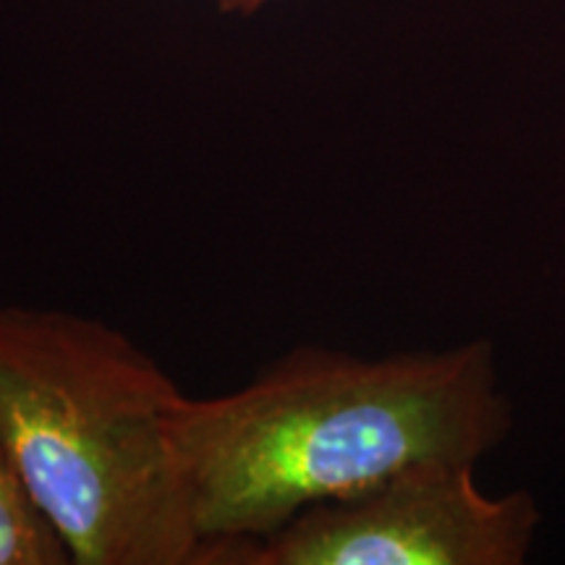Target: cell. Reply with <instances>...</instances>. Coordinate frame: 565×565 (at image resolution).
I'll list each match as a JSON object with an SVG mask.
<instances>
[{
    "label": "cell",
    "instance_id": "1",
    "mask_svg": "<svg viewBox=\"0 0 565 565\" xmlns=\"http://www.w3.org/2000/svg\"><path fill=\"white\" fill-rule=\"evenodd\" d=\"M508 427L484 341L387 359L296 345L236 391L186 398L179 440L196 532L212 550L412 466L477 463Z\"/></svg>",
    "mask_w": 565,
    "mask_h": 565
},
{
    "label": "cell",
    "instance_id": "2",
    "mask_svg": "<svg viewBox=\"0 0 565 565\" xmlns=\"http://www.w3.org/2000/svg\"><path fill=\"white\" fill-rule=\"evenodd\" d=\"M186 398L124 330L0 303V448L71 565H212L183 471Z\"/></svg>",
    "mask_w": 565,
    "mask_h": 565
},
{
    "label": "cell",
    "instance_id": "3",
    "mask_svg": "<svg viewBox=\"0 0 565 565\" xmlns=\"http://www.w3.org/2000/svg\"><path fill=\"white\" fill-rule=\"evenodd\" d=\"M477 463L435 461L317 503L259 540L225 542V565H519L540 524L532 494L490 498Z\"/></svg>",
    "mask_w": 565,
    "mask_h": 565
},
{
    "label": "cell",
    "instance_id": "4",
    "mask_svg": "<svg viewBox=\"0 0 565 565\" xmlns=\"http://www.w3.org/2000/svg\"><path fill=\"white\" fill-rule=\"evenodd\" d=\"M0 565H71V557L0 448Z\"/></svg>",
    "mask_w": 565,
    "mask_h": 565
},
{
    "label": "cell",
    "instance_id": "5",
    "mask_svg": "<svg viewBox=\"0 0 565 565\" xmlns=\"http://www.w3.org/2000/svg\"><path fill=\"white\" fill-rule=\"evenodd\" d=\"M267 0H217V9L223 13H238V17H249V13L259 11Z\"/></svg>",
    "mask_w": 565,
    "mask_h": 565
}]
</instances>
